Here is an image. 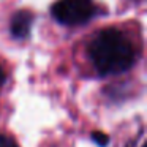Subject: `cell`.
<instances>
[{"mask_svg":"<svg viewBox=\"0 0 147 147\" xmlns=\"http://www.w3.org/2000/svg\"><path fill=\"white\" fill-rule=\"evenodd\" d=\"M89 55L100 74H119L134 63L131 41L115 29L101 30L89 46Z\"/></svg>","mask_w":147,"mask_h":147,"instance_id":"6da1fadb","label":"cell"},{"mask_svg":"<svg viewBox=\"0 0 147 147\" xmlns=\"http://www.w3.org/2000/svg\"><path fill=\"white\" fill-rule=\"evenodd\" d=\"M93 14V0H59L52 5V16L63 26H81Z\"/></svg>","mask_w":147,"mask_h":147,"instance_id":"7a4b0ae2","label":"cell"},{"mask_svg":"<svg viewBox=\"0 0 147 147\" xmlns=\"http://www.w3.org/2000/svg\"><path fill=\"white\" fill-rule=\"evenodd\" d=\"M33 16L30 11L21 10L11 19V33L14 38H27L30 33V27H32Z\"/></svg>","mask_w":147,"mask_h":147,"instance_id":"3957f363","label":"cell"},{"mask_svg":"<svg viewBox=\"0 0 147 147\" xmlns=\"http://www.w3.org/2000/svg\"><path fill=\"white\" fill-rule=\"evenodd\" d=\"M0 147H18V144L8 134H0Z\"/></svg>","mask_w":147,"mask_h":147,"instance_id":"277c9868","label":"cell"},{"mask_svg":"<svg viewBox=\"0 0 147 147\" xmlns=\"http://www.w3.org/2000/svg\"><path fill=\"white\" fill-rule=\"evenodd\" d=\"M93 141H96V142H98L100 144V146H101V147H105L106 146V144H108V136H106V134H103V133H93Z\"/></svg>","mask_w":147,"mask_h":147,"instance_id":"5b68a950","label":"cell"},{"mask_svg":"<svg viewBox=\"0 0 147 147\" xmlns=\"http://www.w3.org/2000/svg\"><path fill=\"white\" fill-rule=\"evenodd\" d=\"M5 76H3V71H2V68H0V86H2V82H3Z\"/></svg>","mask_w":147,"mask_h":147,"instance_id":"8992f818","label":"cell"}]
</instances>
